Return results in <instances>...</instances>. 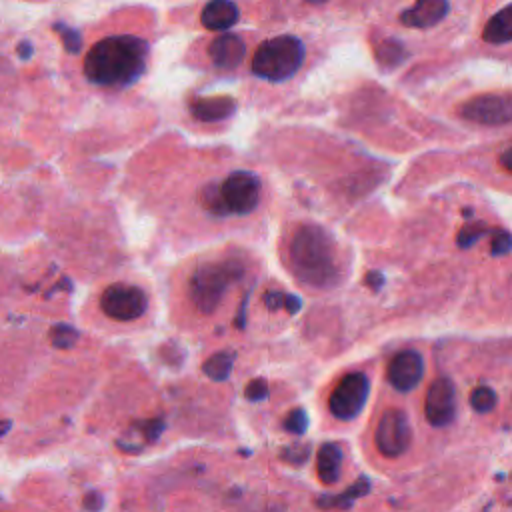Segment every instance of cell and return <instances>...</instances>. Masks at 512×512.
Wrapping results in <instances>:
<instances>
[{"label": "cell", "mask_w": 512, "mask_h": 512, "mask_svg": "<svg viewBox=\"0 0 512 512\" xmlns=\"http://www.w3.org/2000/svg\"><path fill=\"white\" fill-rule=\"evenodd\" d=\"M148 58L146 40L130 34L98 40L84 58V74L92 84L106 88H124L134 84Z\"/></svg>", "instance_id": "obj_1"}, {"label": "cell", "mask_w": 512, "mask_h": 512, "mask_svg": "<svg viewBox=\"0 0 512 512\" xmlns=\"http://www.w3.org/2000/svg\"><path fill=\"white\" fill-rule=\"evenodd\" d=\"M294 276L310 288H332L340 280L334 238L318 224H302L288 244Z\"/></svg>", "instance_id": "obj_2"}, {"label": "cell", "mask_w": 512, "mask_h": 512, "mask_svg": "<svg viewBox=\"0 0 512 512\" xmlns=\"http://www.w3.org/2000/svg\"><path fill=\"white\" fill-rule=\"evenodd\" d=\"M244 276V264L236 258H226L220 262L200 264L188 282V294L194 306L210 314L218 308L226 288Z\"/></svg>", "instance_id": "obj_3"}, {"label": "cell", "mask_w": 512, "mask_h": 512, "mask_svg": "<svg viewBox=\"0 0 512 512\" xmlns=\"http://www.w3.org/2000/svg\"><path fill=\"white\" fill-rule=\"evenodd\" d=\"M304 62V44L300 38L282 34L266 40L252 56V72L268 82L292 78Z\"/></svg>", "instance_id": "obj_4"}, {"label": "cell", "mask_w": 512, "mask_h": 512, "mask_svg": "<svg viewBox=\"0 0 512 512\" xmlns=\"http://www.w3.org/2000/svg\"><path fill=\"white\" fill-rule=\"evenodd\" d=\"M458 114L474 124L500 126L512 122V94L490 92L478 94L458 106Z\"/></svg>", "instance_id": "obj_5"}, {"label": "cell", "mask_w": 512, "mask_h": 512, "mask_svg": "<svg viewBox=\"0 0 512 512\" xmlns=\"http://www.w3.org/2000/svg\"><path fill=\"white\" fill-rule=\"evenodd\" d=\"M218 186L228 216H246L260 202V180L252 172L236 170Z\"/></svg>", "instance_id": "obj_6"}, {"label": "cell", "mask_w": 512, "mask_h": 512, "mask_svg": "<svg viewBox=\"0 0 512 512\" xmlns=\"http://www.w3.org/2000/svg\"><path fill=\"white\" fill-rule=\"evenodd\" d=\"M370 392V382L362 372L346 374L330 392L328 408L338 420H352L360 414Z\"/></svg>", "instance_id": "obj_7"}, {"label": "cell", "mask_w": 512, "mask_h": 512, "mask_svg": "<svg viewBox=\"0 0 512 512\" xmlns=\"http://www.w3.org/2000/svg\"><path fill=\"white\" fill-rule=\"evenodd\" d=\"M100 308L108 318L130 322L146 312L148 298L138 286L110 284L100 296Z\"/></svg>", "instance_id": "obj_8"}, {"label": "cell", "mask_w": 512, "mask_h": 512, "mask_svg": "<svg viewBox=\"0 0 512 512\" xmlns=\"http://www.w3.org/2000/svg\"><path fill=\"white\" fill-rule=\"evenodd\" d=\"M410 440L412 430L406 414L398 408L384 410L374 432V442L380 454L386 458H396L410 446Z\"/></svg>", "instance_id": "obj_9"}, {"label": "cell", "mask_w": 512, "mask_h": 512, "mask_svg": "<svg viewBox=\"0 0 512 512\" xmlns=\"http://www.w3.org/2000/svg\"><path fill=\"white\" fill-rule=\"evenodd\" d=\"M424 412L432 426H446L456 414V390L448 378H436L426 392Z\"/></svg>", "instance_id": "obj_10"}, {"label": "cell", "mask_w": 512, "mask_h": 512, "mask_svg": "<svg viewBox=\"0 0 512 512\" xmlns=\"http://www.w3.org/2000/svg\"><path fill=\"white\" fill-rule=\"evenodd\" d=\"M422 374H424V360L416 350L398 352L388 362V368H386L388 382L400 392H408L416 388Z\"/></svg>", "instance_id": "obj_11"}, {"label": "cell", "mask_w": 512, "mask_h": 512, "mask_svg": "<svg viewBox=\"0 0 512 512\" xmlns=\"http://www.w3.org/2000/svg\"><path fill=\"white\" fill-rule=\"evenodd\" d=\"M450 10L448 0H416L400 14V22L408 28H430L446 18Z\"/></svg>", "instance_id": "obj_12"}, {"label": "cell", "mask_w": 512, "mask_h": 512, "mask_svg": "<svg viewBox=\"0 0 512 512\" xmlns=\"http://www.w3.org/2000/svg\"><path fill=\"white\" fill-rule=\"evenodd\" d=\"M208 54L218 68L232 70L244 60L246 46L236 34H220L210 42Z\"/></svg>", "instance_id": "obj_13"}, {"label": "cell", "mask_w": 512, "mask_h": 512, "mask_svg": "<svg viewBox=\"0 0 512 512\" xmlns=\"http://www.w3.org/2000/svg\"><path fill=\"white\" fill-rule=\"evenodd\" d=\"M238 18H240L238 6L232 0H210L200 14L202 24L208 30H216V32L232 28L238 22Z\"/></svg>", "instance_id": "obj_14"}, {"label": "cell", "mask_w": 512, "mask_h": 512, "mask_svg": "<svg viewBox=\"0 0 512 512\" xmlns=\"http://www.w3.org/2000/svg\"><path fill=\"white\" fill-rule=\"evenodd\" d=\"M236 110V102L230 96H210V98H196L190 104V112L196 120L202 122H218L232 116Z\"/></svg>", "instance_id": "obj_15"}, {"label": "cell", "mask_w": 512, "mask_h": 512, "mask_svg": "<svg viewBox=\"0 0 512 512\" xmlns=\"http://www.w3.org/2000/svg\"><path fill=\"white\" fill-rule=\"evenodd\" d=\"M342 470V448L334 442H326L320 446L316 456V472L324 484H334L340 478Z\"/></svg>", "instance_id": "obj_16"}, {"label": "cell", "mask_w": 512, "mask_h": 512, "mask_svg": "<svg viewBox=\"0 0 512 512\" xmlns=\"http://www.w3.org/2000/svg\"><path fill=\"white\" fill-rule=\"evenodd\" d=\"M482 40L488 44L512 42V4L504 6L494 16H490L482 30Z\"/></svg>", "instance_id": "obj_17"}, {"label": "cell", "mask_w": 512, "mask_h": 512, "mask_svg": "<svg viewBox=\"0 0 512 512\" xmlns=\"http://www.w3.org/2000/svg\"><path fill=\"white\" fill-rule=\"evenodd\" d=\"M234 352L230 350H222L212 354L206 362H204V374L212 380H226L232 372V364H234Z\"/></svg>", "instance_id": "obj_18"}, {"label": "cell", "mask_w": 512, "mask_h": 512, "mask_svg": "<svg viewBox=\"0 0 512 512\" xmlns=\"http://www.w3.org/2000/svg\"><path fill=\"white\" fill-rule=\"evenodd\" d=\"M368 488H370L368 480H366V478H360V480H358L354 486H350L344 494L330 496V498H320V500H318V506H322V508H334V506L342 508V506H350L352 500L358 498V496H364V494L368 492Z\"/></svg>", "instance_id": "obj_19"}, {"label": "cell", "mask_w": 512, "mask_h": 512, "mask_svg": "<svg viewBox=\"0 0 512 512\" xmlns=\"http://www.w3.org/2000/svg\"><path fill=\"white\" fill-rule=\"evenodd\" d=\"M404 56H406L404 46H402L400 42H396L394 38L382 40V42L378 44V48H376V58H378V62H380L382 66H388V68L400 64V62L404 60Z\"/></svg>", "instance_id": "obj_20"}, {"label": "cell", "mask_w": 512, "mask_h": 512, "mask_svg": "<svg viewBox=\"0 0 512 512\" xmlns=\"http://www.w3.org/2000/svg\"><path fill=\"white\" fill-rule=\"evenodd\" d=\"M200 204L214 216H228L226 212V206L222 202V196H220V186L216 182H210L206 184L202 190H200V196H198Z\"/></svg>", "instance_id": "obj_21"}, {"label": "cell", "mask_w": 512, "mask_h": 512, "mask_svg": "<svg viewBox=\"0 0 512 512\" xmlns=\"http://www.w3.org/2000/svg\"><path fill=\"white\" fill-rule=\"evenodd\" d=\"M470 406L476 412H490L496 406V394L488 386H476L470 392Z\"/></svg>", "instance_id": "obj_22"}, {"label": "cell", "mask_w": 512, "mask_h": 512, "mask_svg": "<svg viewBox=\"0 0 512 512\" xmlns=\"http://www.w3.org/2000/svg\"><path fill=\"white\" fill-rule=\"evenodd\" d=\"M78 340V332L68 324H56L50 328V342L56 348H72Z\"/></svg>", "instance_id": "obj_23"}, {"label": "cell", "mask_w": 512, "mask_h": 512, "mask_svg": "<svg viewBox=\"0 0 512 512\" xmlns=\"http://www.w3.org/2000/svg\"><path fill=\"white\" fill-rule=\"evenodd\" d=\"M54 32H58V36L62 38V44L66 48V52L76 54L82 48V36L78 30H74L72 26H66L64 22H56L54 24Z\"/></svg>", "instance_id": "obj_24"}, {"label": "cell", "mask_w": 512, "mask_h": 512, "mask_svg": "<svg viewBox=\"0 0 512 512\" xmlns=\"http://www.w3.org/2000/svg\"><path fill=\"white\" fill-rule=\"evenodd\" d=\"M284 428L292 434H302L308 428V416L302 408H294L286 418H284Z\"/></svg>", "instance_id": "obj_25"}, {"label": "cell", "mask_w": 512, "mask_h": 512, "mask_svg": "<svg viewBox=\"0 0 512 512\" xmlns=\"http://www.w3.org/2000/svg\"><path fill=\"white\" fill-rule=\"evenodd\" d=\"M486 232V226L484 224H466L460 232H458V246H464V248H468V246H472L482 234Z\"/></svg>", "instance_id": "obj_26"}, {"label": "cell", "mask_w": 512, "mask_h": 512, "mask_svg": "<svg viewBox=\"0 0 512 512\" xmlns=\"http://www.w3.org/2000/svg\"><path fill=\"white\" fill-rule=\"evenodd\" d=\"M510 250H512V234L506 230H496L492 236L490 252L496 256H502V254H508Z\"/></svg>", "instance_id": "obj_27"}, {"label": "cell", "mask_w": 512, "mask_h": 512, "mask_svg": "<svg viewBox=\"0 0 512 512\" xmlns=\"http://www.w3.org/2000/svg\"><path fill=\"white\" fill-rule=\"evenodd\" d=\"M244 394H246V398H248V400H252V402H260V400H264V398L268 396V384H266V380H262V378H254V380L246 386Z\"/></svg>", "instance_id": "obj_28"}, {"label": "cell", "mask_w": 512, "mask_h": 512, "mask_svg": "<svg viewBox=\"0 0 512 512\" xmlns=\"http://www.w3.org/2000/svg\"><path fill=\"white\" fill-rule=\"evenodd\" d=\"M138 428H140V434H144L148 442H154L162 434L164 422L162 420H148V422H140Z\"/></svg>", "instance_id": "obj_29"}, {"label": "cell", "mask_w": 512, "mask_h": 512, "mask_svg": "<svg viewBox=\"0 0 512 512\" xmlns=\"http://www.w3.org/2000/svg\"><path fill=\"white\" fill-rule=\"evenodd\" d=\"M282 458L288 460L290 464H302L308 458V446H288L282 452Z\"/></svg>", "instance_id": "obj_30"}, {"label": "cell", "mask_w": 512, "mask_h": 512, "mask_svg": "<svg viewBox=\"0 0 512 512\" xmlns=\"http://www.w3.org/2000/svg\"><path fill=\"white\" fill-rule=\"evenodd\" d=\"M264 304L270 308V310H278L280 306H284V294L280 290H268L264 294Z\"/></svg>", "instance_id": "obj_31"}, {"label": "cell", "mask_w": 512, "mask_h": 512, "mask_svg": "<svg viewBox=\"0 0 512 512\" xmlns=\"http://www.w3.org/2000/svg\"><path fill=\"white\" fill-rule=\"evenodd\" d=\"M84 508H88V510H100L102 506H104V498L98 494V492H88L86 496H84Z\"/></svg>", "instance_id": "obj_32"}, {"label": "cell", "mask_w": 512, "mask_h": 512, "mask_svg": "<svg viewBox=\"0 0 512 512\" xmlns=\"http://www.w3.org/2000/svg\"><path fill=\"white\" fill-rule=\"evenodd\" d=\"M284 306H286V310H288L290 314H294V312L300 308V300H298L296 296L288 294V296H284Z\"/></svg>", "instance_id": "obj_33"}, {"label": "cell", "mask_w": 512, "mask_h": 512, "mask_svg": "<svg viewBox=\"0 0 512 512\" xmlns=\"http://www.w3.org/2000/svg\"><path fill=\"white\" fill-rule=\"evenodd\" d=\"M500 164H502V168H506L508 172H512V146L506 148V150L500 154Z\"/></svg>", "instance_id": "obj_34"}, {"label": "cell", "mask_w": 512, "mask_h": 512, "mask_svg": "<svg viewBox=\"0 0 512 512\" xmlns=\"http://www.w3.org/2000/svg\"><path fill=\"white\" fill-rule=\"evenodd\" d=\"M32 52H34V48H32V44H30L28 40H22V42L18 44V56H20V58H30Z\"/></svg>", "instance_id": "obj_35"}, {"label": "cell", "mask_w": 512, "mask_h": 512, "mask_svg": "<svg viewBox=\"0 0 512 512\" xmlns=\"http://www.w3.org/2000/svg\"><path fill=\"white\" fill-rule=\"evenodd\" d=\"M10 428V422L8 420H4V422H0V436L6 432Z\"/></svg>", "instance_id": "obj_36"}, {"label": "cell", "mask_w": 512, "mask_h": 512, "mask_svg": "<svg viewBox=\"0 0 512 512\" xmlns=\"http://www.w3.org/2000/svg\"><path fill=\"white\" fill-rule=\"evenodd\" d=\"M310 4H324V2H328V0H308Z\"/></svg>", "instance_id": "obj_37"}]
</instances>
